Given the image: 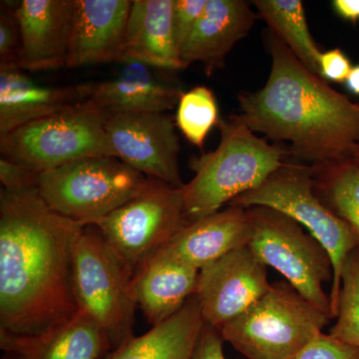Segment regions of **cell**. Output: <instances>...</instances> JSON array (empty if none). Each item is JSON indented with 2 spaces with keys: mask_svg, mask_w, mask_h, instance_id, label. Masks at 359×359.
<instances>
[{
  "mask_svg": "<svg viewBox=\"0 0 359 359\" xmlns=\"http://www.w3.org/2000/svg\"><path fill=\"white\" fill-rule=\"evenodd\" d=\"M311 167L314 193L359 238V167L351 161Z\"/></svg>",
  "mask_w": 359,
  "mask_h": 359,
  "instance_id": "24",
  "label": "cell"
},
{
  "mask_svg": "<svg viewBox=\"0 0 359 359\" xmlns=\"http://www.w3.org/2000/svg\"><path fill=\"white\" fill-rule=\"evenodd\" d=\"M320 76L337 83H346L353 69L351 61L339 48L323 52L320 60Z\"/></svg>",
  "mask_w": 359,
  "mask_h": 359,
  "instance_id": "31",
  "label": "cell"
},
{
  "mask_svg": "<svg viewBox=\"0 0 359 359\" xmlns=\"http://www.w3.org/2000/svg\"><path fill=\"white\" fill-rule=\"evenodd\" d=\"M252 238L249 209L229 205L226 209L187 224L161 250L201 271L229 252L249 245Z\"/></svg>",
  "mask_w": 359,
  "mask_h": 359,
  "instance_id": "16",
  "label": "cell"
},
{
  "mask_svg": "<svg viewBox=\"0 0 359 359\" xmlns=\"http://www.w3.org/2000/svg\"><path fill=\"white\" fill-rule=\"evenodd\" d=\"M346 88L355 95H359V65L353 67L346 81Z\"/></svg>",
  "mask_w": 359,
  "mask_h": 359,
  "instance_id": "34",
  "label": "cell"
},
{
  "mask_svg": "<svg viewBox=\"0 0 359 359\" xmlns=\"http://www.w3.org/2000/svg\"><path fill=\"white\" fill-rule=\"evenodd\" d=\"M74 0H21L20 23L23 71L57 69L67 65Z\"/></svg>",
  "mask_w": 359,
  "mask_h": 359,
  "instance_id": "14",
  "label": "cell"
},
{
  "mask_svg": "<svg viewBox=\"0 0 359 359\" xmlns=\"http://www.w3.org/2000/svg\"><path fill=\"white\" fill-rule=\"evenodd\" d=\"M94 82L46 86L18 67L0 68V136L72 109L91 98Z\"/></svg>",
  "mask_w": 359,
  "mask_h": 359,
  "instance_id": "15",
  "label": "cell"
},
{
  "mask_svg": "<svg viewBox=\"0 0 359 359\" xmlns=\"http://www.w3.org/2000/svg\"><path fill=\"white\" fill-rule=\"evenodd\" d=\"M271 68L266 84L238 94L241 119L252 132L289 144L311 166L348 162L359 147V103L309 71L269 32Z\"/></svg>",
  "mask_w": 359,
  "mask_h": 359,
  "instance_id": "2",
  "label": "cell"
},
{
  "mask_svg": "<svg viewBox=\"0 0 359 359\" xmlns=\"http://www.w3.org/2000/svg\"><path fill=\"white\" fill-rule=\"evenodd\" d=\"M332 6L344 20L353 23L359 20V0H334Z\"/></svg>",
  "mask_w": 359,
  "mask_h": 359,
  "instance_id": "33",
  "label": "cell"
},
{
  "mask_svg": "<svg viewBox=\"0 0 359 359\" xmlns=\"http://www.w3.org/2000/svg\"><path fill=\"white\" fill-rule=\"evenodd\" d=\"M259 18L289 47L295 57L314 74L320 75L321 52L309 32L306 11L299 0H255Z\"/></svg>",
  "mask_w": 359,
  "mask_h": 359,
  "instance_id": "23",
  "label": "cell"
},
{
  "mask_svg": "<svg viewBox=\"0 0 359 359\" xmlns=\"http://www.w3.org/2000/svg\"><path fill=\"white\" fill-rule=\"evenodd\" d=\"M229 205L266 207L283 212L306 228L327 250L334 269L330 308L332 318H337L342 271L347 257L359 248V238L351 226L330 211L314 193L313 167L285 162L262 185L238 196Z\"/></svg>",
  "mask_w": 359,
  "mask_h": 359,
  "instance_id": "4",
  "label": "cell"
},
{
  "mask_svg": "<svg viewBox=\"0 0 359 359\" xmlns=\"http://www.w3.org/2000/svg\"><path fill=\"white\" fill-rule=\"evenodd\" d=\"M259 14L245 0H208L197 26L181 50L185 68L202 63L211 76L224 67L226 56L254 27Z\"/></svg>",
  "mask_w": 359,
  "mask_h": 359,
  "instance_id": "17",
  "label": "cell"
},
{
  "mask_svg": "<svg viewBox=\"0 0 359 359\" xmlns=\"http://www.w3.org/2000/svg\"><path fill=\"white\" fill-rule=\"evenodd\" d=\"M199 273L159 250L134 273L132 294L152 327L172 318L196 294Z\"/></svg>",
  "mask_w": 359,
  "mask_h": 359,
  "instance_id": "18",
  "label": "cell"
},
{
  "mask_svg": "<svg viewBox=\"0 0 359 359\" xmlns=\"http://www.w3.org/2000/svg\"><path fill=\"white\" fill-rule=\"evenodd\" d=\"M145 175L115 157H88L40 174L39 193L52 211L93 226L136 197Z\"/></svg>",
  "mask_w": 359,
  "mask_h": 359,
  "instance_id": "7",
  "label": "cell"
},
{
  "mask_svg": "<svg viewBox=\"0 0 359 359\" xmlns=\"http://www.w3.org/2000/svg\"><path fill=\"white\" fill-rule=\"evenodd\" d=\"M204 325L199 301L194 294L169 320L127 340L105 359H193Z\"/></svg>",
  "mask_w": 359,
  "mask_h": 359,
  "instance_id": "22",
  "label": "cell"
},
{
  "mask_svg": "<svg viewBox=\"0 0 359 359\" xmlns=\"http://www.w3.org/2000/svg\"><path fill=\"white\" fill-rule=\"evenodd\" d=\"M0 181L8 192H26L39 188L40 174L0 157Z\"/></svg>",
  "mask_w": 359,
  "mask_h": 359,
  "instance_id": "30",
  "label": "cell"
},
{
  "mask_svg": "<svg viewBox=\"0 0 359 359\" xmlns=\"http://www.w3.org/2000/svg\"><path fill=\"white\" fill-rule=\"evenodd\" d=\"M207 2L208 0H175L174 34L180 55L197 26Z\"/></svg>",
  "mask_w": 359,
  "mask_h": 359,
  "instance_id": "29",
  "label": "cell"
},
{
  "mask_svg": "<svg viewBox=\"0 0 359 359\" xmlns=\"http://www.w3.org/2000/svg\"><path fill=\"white\" fill-rule=\"evenodd\" d=\"M330 320L289 283L278 282L219 332L247 359H294Z\"/></svg>",
  "mask_w": 359,
  "mask_h": 359,
  "instance_id": "5",
  "label": "cell"
},
{
  "mask_svg": "<svg viewBox=\"0 0 359 359\" xmlns=\"http://www.w3.org/2000/svg\"><path fill=\"white\" fill-rule=\"evenodd\" d=\"M351 162L353 163L354 165H356V166L359 167V147L358 148V150L355 151V153H354L353 158H351Z\"/></svg>",
  "mask_w": 359,
  "mask_h": 359,
  "instance_id": "35",
  "label": "cell"
},
{
  "mask_svg": "<svg viewBox=\"0 0 359 359\" xmlns=\"http://www.w3.org/2000/svg\"><path fill=\"white\" fill-rule=\"evenodd\" d=\"M219 120L218 103L211 89L200 85L183 92L177 107L176 125L190 143L203 149Z\"/></svg>",
  "mask_w": 359,
  "mask_h": 359,
  "instance_id": "25",
  "label": "cell"
},
{
  "mask_svg": "<svg viewBox=\"0 0 359 359\" xmlns=\"http://www.w3.org/2000/svg\"><path fill=\"white\" fill-rule=\"evenodd\" d=\"M2 359H101L113 351L105 332L79 311L62 327L37 337L0 334Z\"/></svg>",
  "mask_w": 359,
  "mask_h": 359,
  "instance_id": "19",
  "label": "cell"
},
{
  "mask_svg": "<svg viewBox=\"0 0 359 359\" xmlns=\"http://www.w3.org/2000/svg\"><path fill=\"white\" fill-rule=\"evenodd\" d=\"M2 1L0 8V68H20L22 42L15 8Z\"/></svg>",
  "mask_w": 359,
  "mask_h": 359,
  "instance_id": "27",
  "label": "cell"
},
{
  "mask_svg": "<svg viewBox=\"0 0 359 359\" xmlns=\"http://www.w3.org/2000/svg\"><path fill=\"white\" fill-rule=\"evenodd\" d=\"M91 100L0 136L1 157L41 174L88 157H115L105 121Z\"/></svg>",
  "mask_w": 359,
  "mask_h": 359,
  "instance_id": "6",
  "label": "cell"
},
{
  "mask_svg": "<svg viewBox=\"0 0 359 359\" xmlns=\"http://www.w3.org/2000/svg\"><path fill=\"white\" fill-rule=\"evenodd\" d=\"M330 334L359 347V248L349 255L344 264L337 323Z\"/></svg>",
  "mask_w": 359,
  "mask_h": 359,
  "instance_id": "26",
  "label": "cell"
},
{
  "mask_svg": "<svg viewBox=\"0 0 359 359\" xmlns=\"http://www.w3.org/2000/svg\"><path fill=\"white\" fill-rule=\"evenodd\" d=\"M252 218L250 248L266 266L275 269L309 304L332 318L323 283L334 278L327 250L301 224L266 207L248 208Z\"/></svg>",
  "mask_w": 359,
  "mask_h": 359,
  "instance_id": "9",
  "label": "cell"
},
{
  "mask_svg": "<svg viewBox=\"0 0 359 359\" xmlns=\"http://www.w3.org/2000/svg\"><path fill=\"white\" fill-rule=\"evenodd\" d=\"M181 189L149 178L136 197L93 224L132 275L190 223Z\"/></svg>",
  "mask_w": 359,
  "mask_h": 359,
  "instance_id": "10",
  "label": "cell"
},
{
  "mask_svg": "<svg viewBox=\"0 0 359 359\" xmlns=\"http://www.w3.org/2000/svg\"><path fill=\"white\" fill-rule=\"evenodd\" d=\"M133 0H74L68 68L121 61Z\"/></svg>",
  "mask_w": 359,
  "mask_h": 359,
  "instance_id": "13",
  "label": "cell"
},
{
  "mask_svg": "<svg viewBox=\"0 0 359 359\" xmlns=\"http://www.w3.org/2000/svg\"><path fill=\"white\" fill-rule=\"evenodd\" d=\"M175 0H133L122 62L134 60L153 68L185 69L174 34Z\"/></svg>",
  "mask_w": 359,
  "mask_h": 359,
  "instance_id": "20",
  "label": "cell"
},
{
  "mask_svg": "<svg viewBox=\"0 0 359 359\" xmlns=\"http://www.w3.org/2000/svg\"><path fill=\"white\" fill-rule=\"evenodd\" d=\"M85 226L52 211L39 189L0 190V334L37 337L79 313L73 249Z\"/></svg>",
  "mask_w": 359,
  "mask_h": 359,
  "instance_id": "1",
  "label": "cell"
},
{
  "mask_svg": "<svg viewBox=\"0 0 359 359\" xmlns=\"http://www.w3.org/2000/svg\"><path fill=\"white\" fill-rule=\"evenodd\" d=\"M118 76L94 82L90 100L108 114L166 113L178 106L183 91L161 81L151 66L125 61Z\"/></svg>",
  "mask_w": 359,
  "mask_h": 359,
  "instance_id": "21",
  "label": "cell"
},
{
  "mask_svg": "<svg viewBox=\"0 0 359 359\" xmlns=\"http://www.w3.org/2000/svg\"><path fill=\"white\" fill-rule=\"evenodd\" d=\"M133 275L93 226H85L73 249V282L79 311L88 314L113 349L134 337L137 306Z\"/></svg>",
  "mask_w": 359,
  "mask_h": 359,
  "instance_id": "8",
  "label": "cell"
},
{
  "mask_svg": "<svg viewBox=\"0 0 359 359\" xmlns=\"http://www.w3.org/2000/svg\"><path fill=\"white\" fill-rule=\"evenodd\" d=\"M266 268L245 245L201 269L196 295L205 325L219 330L261 299L271 287Z\"/></svg>",
  "mask_w": 359,
  "mask_h": 359,
  "instance_id": "12",
  "label": "cell"
},
{
  "mask_svg": "<svg viewBox=\"0 0 359 359\" xmlns=\"http://www.w3.org/2000/svg\"><path fill=\"white\" fill-rule=\"evenodd\" d=\"M173 119L166 113L108 114L106 133L116 158L148 178L183 188L180 142Z\"/></svg>",
  "mask_w": 359,
  "mask_h": 359,
  "instance_id": "11",
  "label": "cell"
},
{
  "mask_svg": "<svg viewBox=\"0 0 359 359\" xmlns=\"http://www.w3.org/2000/svg\"><path fill=\"white\" fill-rule=\"evenodd\" d=\"M224 342L219 330L205 323L194 351L193 359H226L224 353Z\"/></svg>",
  "mask_w": 359,
  "mask_h": 359,
  "instance_id": "32",
  "label": "cell"
},
{
  "mask_svg": "<svg viewBox=\"0 0 359 359\" xmlns=\"http://www.w3.org/2000/svg\"><path fill=\"white\" fill-rule=\"evenodd\" d=\"M217 128L218 147L191 162L195 177L181 189L190 223L262 185L290 156L289 149L257 137L238 115L221 118Z\"/></svg>",
  "mask_w": 359,
  "mask_h": 359,
  "instance_id": "3",
  "label": "cell"
},
{
  "mask_svg": "<svg viewBox=\"0 0 359 359\" xmlns=\"http://www.w3.org/2000/svg\"><path fill=\"white\" fill-rule=\"evenodd\" d=\"M294 359H359V347L320 332Z\"/></svg>",
  "mask_w": 359,
  "mask_h": 359,
  "instance_id": "28",
  "label": "cell"
}]
</instances>
